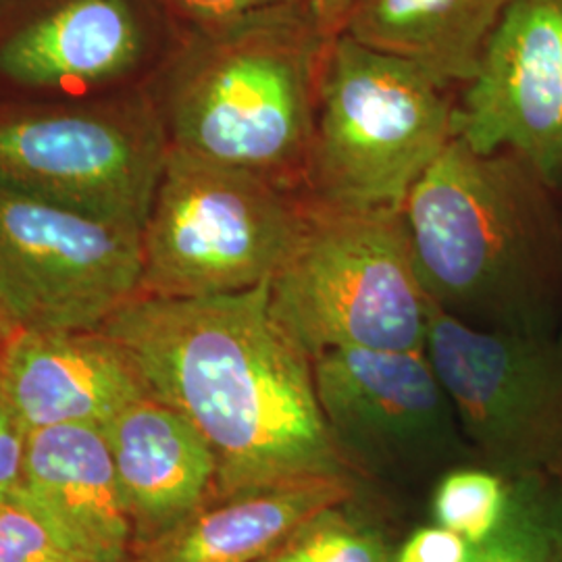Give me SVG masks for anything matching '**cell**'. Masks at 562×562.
<instances>
[{
  "mask_svg": "<svg viewBox=\"0 0 562 562\" xmlns=\"http://www.w3.org/2000/svg\"><path fill=\"white\" fill-rule=\"evenodd\" d=\"M510 0H355L341 34L411 60L446 88L475 76Z\"/></svg>",
  "mask_w": 562,
  "mask_h": 562,
  "instance_id": "17",
  "label": "cell"
},
{
  "mask_svg": "<svg viewBox=\"0 0 562 562\" xmlns=\"http://www.w3.org/2000/svg\"><path fill=\"white\" fill-rule=\"evenodd\" d=\"M425 355L477 462L510 482L561 475L559 338L475 327L434 306Z\"/></svg>",
  "mask_w": 562,
  "mask_h": 562,
  "instance_id": "7",
  "label": "cell"
},
{
  "mask_svg": "<svg viewBox=\"0 0 562 562\" xmlns=\"http://www.w3.org/2000/svg\"><path fill=\"white\" fill-rule=\"evenodd\" d=\"M167 7L194 30L244 20L262 11L308 4V0H165Z\"/></svg>",
  "mask_w": 562,
  "mask_h": 562,
  "instance_id": "22",
  "label": "cell"
},
{
  "mask_svg": "<svg viewBox=\"0 0 562 562\" xmlns=\"http://www.w3.org/2000/svg\"><path fill=\"white\" fill-rule=\"evenodd\" d=\"M419 65L338 34L323 50L308 201L398 211L454 140V102Z\"/></svg>",
  "mask_w": 562,
  "mask_h": 562,
  "instance_id": "4",
  "label": "cell"
},
{
  "mask_svg": "<svg viewBox=\"0 0 562 562\" xmlns=\"http://www.w3.org/2000/svg\"><path fill=\"white\" fill-rule=\"evenodd\" d=\"M557 482V490H559V498H561V506H562V471L561 475L554 480Z\"/></svg>",
  "mask_w": 562,
  "mask_h": 562,
  "instance_id": "26",
  "label": "cell"
},
{
  "mask_svg": "<svg viewBox=\"0 0 562 562\" xmlns=\"http://www.w3.org/2000/svg\"><path fill=\"white\" fill-rule=\"evenodd\" d=\"M327 41L308 4L196 30L162 90L169 144L302 190Z\"/></svg>",
  "mask_w": 562,
  "mask_h": 562,
  "instance_id": "3",
  "label": "cell"
},
{
  "mask_svg": "<svg viewBox=\"0 0 562 562\" xmlns=\"http://www.w3.org/2000/svg\"><path fill=\"white\" fill-rule=\"evenodd\" d=\"M469 562H562V506L552 477L510 482L498 529L475 543Z\"/></svg>",
  "mask_w": 562,
  "mask_h": 562,
  "instance_id": "18",
  "label": "cell"
},
{
  "mask_svg": "<svg viewBox=\"0 0 562 562\" xmlns=\"http://www.w3.org/2000/svg\"><path fill=\"white\" fill-rule=\"evenodd\" d=\"M144 390L209 442L220 498L308 480H359L341 457L313 359L269 308V283L204 299L138 294L102 325Z\"/></svg>",
  "mask_w": 562,
  "mask_h": 562,
  "instance_id": "1",
  "label": "cell"
},
{
  "mask_svg": "<svg viewBox=\"0 0 562 562\" xmlns=\"http://www.w3.org/2000/svg\"><path fill=\"white\" fill-rule=\"evenodd\" d=\"M101 427L136 550L220 498V469L211 446L165 402L146 394Z\"/></svg>",
  "mask_w": 562,
  "mask_h": 562,
  "instance_id": "14",
  "label": "cell"
},
{
  "mask_svg": "<svg viewBox=\"0 0 562 562\" xmlns=\"http://www.w3.org/2000/svg\"><path fill=\"white\" fill-rule=\"evenodd\" d=\"M15 503L78 562H132L136 540L101 425L27 434Z\"/></svg>",
  "mask_w": 562,
  "mask_h": 562,
  "instance_id": "12",
  "label": "cell"
},
{
  "mask_svg": "<svg viewBox=\"0 0 562 562\" xmlns=\"http://www.w3.org/2000/svg\"><path fill=\"white\" fill-rule=\"evenodd\" d=\"M323 419L359 477L419 480L477 461L425 350L313 357Z\"/></svg>",
  "mask_w": 562,
  "mask_h": 562,
  "instance_id": "9",
  "label": "cell"
},
{
  "mask_svg": "<svg viewBox=\"0 0 562 562\" xmlns=\"http://www.w3.org/2000/svg\"><path fill=\"white\" fill-rule=\"evenodd\" d=\"M27 431L0 398V503L11 501L23 471Z\"/></svg>",
  "mask_w": 562,
  "mask_h": 562,
  "instance_id": "24",
  "label": "cell"
},
{
  "mask_svg": "<svg viewBox=\"0 0 562 562\" xmlns=\"http://www.w3.org/2000/svg\"><path fill=\"white\" fill-rule=\"evenodd\" d=\"M355 0H308V11L317 30L325 38H334L344 32Z\"/></svg>",
  "mask_w": 562,
  "mask_h": 562,
  "instance_id": "25",
  "label": "cell"
},
{
  "mask_svg": "<svg viewBox=\"0 0 562 562\" xmlns=\"http://www.w3.org/2000/svg\"><path fill=\"white\" fill-rule=\"evenodd\" d=\"M7 338V331H4V327L0 325V348H2V341Z\"/></svg>",
  "mask_w": 562,
  "mask_h": 562,
  "instance_id": "27",
  "label": "cell"
},
{
  "mask_svg": "<svg viewBox=\"0 0 562 562\" xmlns=\"http://www.w3.org/2000/svg\"><path fill=\"white\" fill-rule=\"evenodd\" d=\"M299 188L169 144L142 227L140 294L204 299L269 283L306 217Z\"/></svg>",
  "mask_w": 562,
  "mask_h": 562,
  "instance_id": "6",
  "label": "cell"
},
{
  "mask_svg": "<svg viewBox=\"0 0 562 562\" xmlns=\"http://www.w3.org/2000/svg\"><path fill=\"white\" fill-rule=\"evenodd\" d=\"M454 138L513 153L562 192V0H510L454 102Z\"/></svg>",
  "mask_w": 562,
  "mask_h": 562,
  "instance_id": "11",
  "label": "cell"
},
{
  "mask_svg": "<svg viewBox=\"0 0 562 562\" xmlns=\"http://www.w3.org/2000/svg\"><path fill=\"white\" fill-rule=\"evenodd\" d=\"M561 227H562V192H561ZM559 340H561V346H562V331H561V336H559Z\"/></svg>",
  "mask_w": 562,
  "mask_h": 562,
  "instance_id": "28",
  "label": "cell"
},
{
  "mask_svg": "<svg viewBox=\"0 0 562 562\" xmlns=\"http://www.w3.org/2000/svg\"><path fill=\"white\" fill-rule=\"evenodd\" d=\"M142 229L0 190L4 331H99L140 294Z\"/></svg>",
  "mask_w": 562,
  "mask_h": 562,
  "instance_id": "8",
  "label": "cell"
},
{
  "mask_svg": "<svg viewBox=\"0 0 562 562\" xmlns=\"http://www.w3.org/2000/svg\"><path fill=\"white\" fill-rule=\"evenodd\" d=\"M0 562L74 561L48 529L15 501L0 503Z\"/></svg>",
  "mask_w": 562,
  "mask_h": 562,
  "instance_id": "21",
  "label": "cell"
},
{
  "mask_svg": "<svg viewBox=\"0 0 562 562\" xmlns=\"http://www.w3.org/2000/svg\"><path fill=\"white\" fill-rule=\"evenodd\" d=\"M169 138L155 109L0 121V190L144 227Z\"/></svg>",
  "mask_w": 562,
  "mask_h": 562,
  "instance_id": "10",
  "label": "cell"
},
{
  "mask_svg": "<svg viewBox=\"0 0 562 562\" xmlns=\"http://www.w3.org/2000/svg\"><path fill=\"white\" fill-rule=\"evenodd\" d=\"M144 34L127 0H67L0 46V76L25 88L94 86L132 71Z\"/></svg>",
  "mask_w": 562,
  "mask_h": 562,
  "instance_id": "15",
  "label": "cell"
},
{
  "mask_svg": "<svg viewBox=\"0 0 562 562\" xmlns=\"http://www.w3.org/2000/svg\"><path fill=\"white\" fill-rule=\"evenodd\" d=\"M120 344L99 331H9L0 348V398L30 434L104 425L146 396Z\"/></svg>",
  "mask_w": 562,
  "mask_h": 562,
  "instance_id": "13",
  "label": "cell"
},
{
  "mask_svg": "<svg viewBox=\"0 0 562 562\" xmlns=\"http://www.w3.org/2000/svg\"><path fill=\"white\" fill-rule=\"evenodd\" d=\"M559 201L521 157L450 142L398 209L434 306L475 327L552 334L562 294Z\"/></svg>",
  "mask_w": 562,
  "mask_h": 562,
  "instance_id": "2",
  "label": "cell"
},
{
  "mask_svg": "<svg viewBox=\"0 0 562 562\" xmlns=\"http://www.w3.org/2000/svg\"><path fill=\"white\" fill-rule=\"evenodd\" d=\"M510 501V480L482 462H464L438 477L431 513L434 521L480 543L503 522Z\"/></svg>",
  "mask_w": 562,
  "mask_h": 562,
  "instance_id": "20",
  "label": "cell"
},
{
  "mask_svg": "<svg viewBox=\"0 0 562 562\" xmlns=\"http://www.w3.org/2000/svg\"><path fill=\"white\" fill-rule=\"evenodd\" d=\"M396 548L352 501L308 517L261 562H394Z\"/></svg>",
  "mask_w": 562,
  "mask_h": 562,
  "instance_id": "19",
  "label": "cell"
},
{
  "mask_svg": "<svg viewBox=\"0 0 562 562\" xmlns=\"http://www.w3.org/2000/svg\"><path fill=\"white\" fill-rule=\"evenodd\" d=\"M473 543L438 522L415 529L396 548L394 562H469Z\"/></svg>",
  "mask_w": 562,
  "mask_h": 562,
  "instance_id": "23",
  "label": "cell"
},
{
  "mask_svg": "<svg viewBox=\"0 0 562 562\" xmlns=\"http://www.w3.org/2000/svg\"><path fill=\"white\" fill-rule=\"evenodd\" d=\"M355 494L357 480H308L217 498L132 562H261L308 517Z\"/></svg>",
  "mask_w": 562,
  "mask_h": 562,
  "instance_id": "16",
  "label": "cell"
},
{
  "mask_svg": "<svg viewBox=\"0 0 562 562\" xmlns=\"http://www.w3.org/2000/svg\"><path fill=\"white\" fill-rule=\"evenodd\" d=\"M269 308L313 359L336 348L425 350L434 302L401 211L308 201L301 236L269 281Z\"/></svg>",
  "mask_w": 562,
  "mask_h": 562,
  "instance_id": "5",
  "label": "cell"
}]
</instances>
